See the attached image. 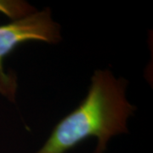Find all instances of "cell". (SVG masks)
<instances>
[{
    "label": "cell",
    "mask_w": 153,
    "mask_h": 153,
    "mask_svg": "<svg viewBox=\"0 0 153 153\" xmlns=\"http://www.w3.org/2000/svg\"><path fill=\"white\" fill-rule=\"evenodd\" d=\"M128 82L109 70H96L86 97L55 125L36 153H66L88 138L97 140L94 153H104L113 136L127 134L136 107L126 97Z\"/></svg>",
    "instance_id": "cell-1"
},
{
    "label": "cell",
    "mask_w": 153,
    "mask_h": 153,
    "mask_svg": "<svg viewBox=\"0 0 153 153\" xmlns=\"http://www.w3.org/2000/svg\"><path fill=\"white\" fill-rule=\"evenodd\" d=\"M36 11V9L22 0H0V13L10 18L12 21L27 16Z\"/></svg>",
    "instance_id": "cell-3"
},
{
    "label": "cell",
    "mask_w": 153,
    "mask_h": 153,
    "mask_svg": "<svg viewBox=\"0 0 153 153\" xmlns=\"http://www.w3.org/2000/svg\"><path fill=\"white\" fill-rule=\"evenodd\" d=\"M60 40V25L53 20L49 9L36 10L27 16L0 26V93L15 101L16 79L6 74L4 60L17 46L29 41L55 44Z\"/></svg>",
    "instance_id": "cell-2"
}]
</instances>
